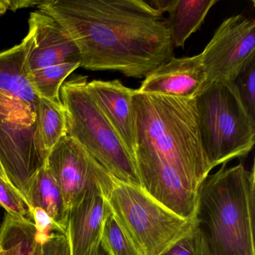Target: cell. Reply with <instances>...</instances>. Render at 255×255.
<instances>
[{"label": "cell", "instance_id": "23", "mask_svg": "<svg viewBox=\"0 0 255 255\" xmlns=\"http://www.w3.org/2000/svg\"><path fill=\"white\" fill-rule=\"evenodd\" d=\"M0 207L17 217H28V208L20 194L5 180L0 178Z\"/></svg>", "mask_w": 255, "mask_h": 255}, {"label": "cell", "instance_id": "8", "mask_svg": "<svg viewBox=\"0 0 255 255\" xmlns=\"http://www.w3.org/2000/svg\"><path fill=\"white\" fill-rule=\"evenodd\" d=\"M47 163L60 187L68 213L88 192L100 187L107 173L78 142L68 135L52 149Z\"/></svg>", "mask_w": 255, "mask_h": 255}, {"label": "cell", "instance_id": "10", "mask_svg": "<svg viewBox=\"0 0 255 255\" xmlns=\"http://www.w3.org/2000/svg\"><path fill=\"white\" fill-rule=\"evenodd\" d=\"M29 71L65 62H80L77 46L56 19L38 8L30 14L21 41Z\"/></svg>", "mask_w": 255, "mask_h": 255}, {"label": "cell", "instance_id": "1", "mask_svg": "<svg viewBox=\"0 0 255 255\" xmlns=\"http://www.w3.org/2000/svg\"><path fill=\"white\" fill-rule=\"evenodd\" d=\"M65 29L80 67L139 79L174 56L166 18L144 0H44L38 7Z\"/></svg>", "mask_w": 255, "mask_h": 255}, {"label": "cell", "instance_id": "14", "mask_svg": "<svg viewBox=\"0 0 255 255\" xmlns=\"http://www.w3.org/2000/svg\"><path fill=\"white\" fill-rule=\"evenodd\" d=\"M29 74L21 43L0 52V92L21 103L35 114L39 98Z\"/></svg>", "mask_w": 255, "mask_h": 255}, {"label": "cell", "instance_id": "19", "mask_svg": "<svg viewBox=\"0 0 255 255\" xmlns=\"http://www.w3.org/2000/svg\"><path fill=\"white\" fill-rule=\"evenodd\" d=\"M80 67V62H65L30 72L31 83L38 98L62 104L61 88L67 77Z\"/></svg>", "mask_w": 255, "mask_h": 255}, {"label": "cell", "instance_id": "7", "mask_svg": "<svg viewBox=\"0 0 255 255\" xmlns=\"http://www.w3.org/2000/svg\"><path fill=\"white\" fill-rule=\"evenodd\" d=\"M207 83H234L255 56V21L243 14L231 16L217 28L201 53Z\"/></svg>", "mask_w": 255, "mask_h": 255}, {"label": "cell", "instance_id": "4", "mask_svg": "<svg viewBox=\"0 0 255 255\" xmlns=\"http://www.w3.org/2000/svg\"><path fill=\"white\" fill-rule=\"evenodd\" d=\"M195 101L200 138L212 169L253 149L255 119L243 105L235 83H207Z\"/></svg>", "mask_w": 255, "mask_h": 255}, {"label": "cell", "instance_id": "15", "mask_svg": "<svg viewBox=\"0 0 255 255\" xmlns=\"http://www.w3.org/2000/svg\"><path fill=\"white\" fill-rule=\"evenodd\" d=\"M26 207H38L46 212L58 225L62 234H67L68 211L57 182L47 165V160L29 183Z\"/></svg>", "mask_w": 255, "mask_h": 255}, {"label": "cell", "instance_id": "22", "mask_svg": "<svg viewBox=\"0 0 255 255\" xmlns=\"http://www.w3.org/2000/svg\"><path fill=\"white\" fill-rule=\"evenodd\" d=\"M35 118V113L27 107L0 92V121L32 126Z\"/></svg>", "mask_w": 255, "mask_h": 255}, {"label": "cell", "instance_id": "28", "mask_svg": "<svg viewBox=\"0 0 255 255\" xmlns=\"http://www.w3.org/2000/svg\"><path fill=\"white\" fill-rule=\"evenodd\" d=\"M149 5L160 14L168 12L175 4L176 0H152L147 1Z\"/></svg>", "mask_w": 255, "mask_h": 255}, {"label": "cell", "instance_id": "17", "mask_svg": "<svg viewBox=\"0 0 255 255\" xmlns=\"http://www.w3.org/2000/svg\"><path fill=\"white\" fill-rule=\"evenodd\" d=\"M66 134V117L62 104L39 98L35 110V137L38 149L46 159Z\"/></svg>", "mask_w": 255, "mask_h": 255}, {"label": "cell", "instance_id": "5", "mask_svg": "<svg viewBox=\"0 0 255 255\" xmlns=\"http://www.w3.org/2000/svg\"><path fill=\"white\" fill-rule=\"evenodd\" d=\"M78 77L62 85L60 98L67 134L114 178L141 187L132 156L113 130L87 87Z\"/></svg>", "mask_w": 255, "mask_h": 255}, {"label": "cell", "instance_id": "26", "mask_svg": "<svg viewBox=\"0 0 255 255\" xmlns=\"http://www.w3.org/2000/svg\"><path fill=\"white\" fill-rule=\"evenodd\" d=\"M40 243V255H71L68 237L62 233H52Z\"/></svg>", "mask_w": 255, "mask_h": 255}, {"label": "cell", "instance_id": "9", "mask_svg": "<svg viewBox=\"0 0 255 255\" xmlns=\"http://www.w3.org/2000/svg\"><path fill=\"white\" fill-rule=\"evenodd\" d=\"M46 160L35 141V125L0 121V162L26 205L29 183Z\"/></svg>", "mask_w": 255, "mask_h": 255}, {"label": "cell", "instance_id": "29", "mask_svg": "<svg viewBox=\"0 0 255 255\" xmlns=\"http://www.w3.org/2000/svg\"><path fill=\"white\" fill-rule=\"evenodd\" d=\"M0 255H14L12 251L9 248L4 246L1 242H0Z\"/></svg>", "mask_w": 255, "mask_h": 255}, {"label": "cell", "instance_id": "20", "mask_svg": "<svg viewBox=\"0 0 255 255\" xmlns=\"http://www.w3.org/2000/svg\"><path fill=\"white\" fill-rule=\"evenodd\" d=\"M101 246L110 255H141L111 211L107 215L103 227Z\"/></svg>", "mask_w": 255, "mask_h": 255}, {"label": "cell", "instance_id": "24", "mask_svg": "<svg viewBox=\"0 0 255 255\" xmlns=\"http://www.w3.org/2000/svg\"><path fill=\"white\" fill-rule=\"evenodd\" d=\"M28 217L35 225L36 237L40 243L52 233H62L54 221L42 209L38 207L28 209Z\"/></svg>", "mask_w": 255, "mask_h": 255}, {"label": "cell", "instance_id": "2", "mask_svg": "<svg viewBox=\"0 0 255 255\" xmlns=\"http://www.w3.org/2000/svg\"><path fill=\"white\" fill-rule=\"evenodd\" d=\"M133 159L141 187L159 189L177 180L197 193L209 175L195 99L137 93Z\"/></svg>", "mask_w": 255, "mask_h": 255}, {"label": "cell", "instance_id": "13", "mask_svg": "<svg viewBox=\"0 0 255 255\" xmlns=\"http://www.w3.org/2000/svg\"><path fill=\"white\" fill-rule=\"evenodd\" d=\"M87 87L110 126L133 157L135 147V115L132 103L134 89L127 87L119 80H93L87 83Z\"/></svg>", "mask_w": 255, "mask_h": 255}, {"label": "cell", "instance_id": "3", "mask_svg": "<svg viewBox=\"0 0 255 255\" xmlns=\"http://www.w3.org/2000/svg\"><path fill=\"white\" fill-rule=\"evenodd\" d=\"M255 167L209 174L197 191L193 227L200 255H255Z\"/></svg>", "mask_w": 255, "mask_h": 255}, {"label": "cell", "instance_id": "21", "mask_svg": "<svg viewBox=\"0 0 255 255\" xmlns=\"http://www.w3.org/2000/svg\"><path fill=\"white\" fill-rule=\"evenodd\" d=\"M234 83L243 105L255 119V56L246 63Z\"/></svg>", "mask_w": 255, "mask_h": 255}, {"label": "cell", "instance_id": "18", "mask_svg": "<svg viewBox=\"0 0 255 255\" xmlns=\"http://www.w3.org/2000/svg\"><path fill=\"white\" fill-rule=\"evenodd\" d=\"M0 242L14 255H40L41 243L36 229L29 218L17 217L5 212L0 225Z\"/></svg>", "mask_w": 255, "mask_h": 255}, {"label": "cell", "instance_id": "27", "mask_svg": "<svg viewBox=\"0 0 255 255\" xmlns=\"http://www.w3.org/2000/svg\"><path fill=\"white\" fill-rule=\"evenodd\" d=\"M42 2L43 1H35V0H8V9L15 11L20 8L38 7L42 4Z\"/></svg>", "mask_w": 255, "mask_h": 255}, {"label": "cell", "instance_id": "11", "mask_svg": "<svg viewBox=\"0 0 255 255\" xmlns=\"http://www.w3.org/2000/svg\"><path fill=\"white\" fill-rule=\"evenodd\" d=\"M207 85L201 55L190 57L173 56L144 77L137 93L195 99Z\"/></svg>", "mask_w": 255, "mask_h": 255}, {"label": "cell", "instance_id": "32", "mask_svg": "<svg viewBox=\"0 0 255 255\" xmlns=\"http://www.w3.org/2000/svg\"><path fill=\"white\" fill-rule=\"evenodd\" d=\"M97 255H110L108 254V252H107V251L105 250V249L103 248V246H100L99 250H98V254H97Z\"/></svg>", "mask_w": 255, "mask_h": 255}, {"label": "cell", "instance_id": "12", "mask_svg": "<svg viewBox=\"0 0 255 255\" xmlns=\"http://www.w3.org/2000/svg\"><path fill=\"white\" fill-rule=\"evenodd\" d=\"M110 210L101 187L88 192L68 213L66 236L71 255H97Z\"/></svg>", "mask_w": 255, "mask_h": 255}, {"label": "cell", "instance_id": "31", "mask_svg": "<svg viewBox=\"0 0 255 255\" xmlns=\"http://www.w3.org/2000/svg\"><path fill=\"white\" fill-rule=\"evenodd\" d=\"M0 178H2V180H5L7 183H9L8 177H7L6 174H5V171H4L3 168H2V164L0 162ZM11 184V183H10Z\"/></svg>", "mask_w": 255, "mask_h": 255}, {"label": "cell", "instance_id": "6", "mask_svg": "<svg viewBox=\"0 0 255 255\" xmlns=\"http://www.w3.org/2000/svg\"><path fill=\"white\" fill-rule=\"evenodd\" d=\"M112 214L141 255H159L193 228L141 188L107 173L100 184Z\"/></svg>", "mask_w": 255, "mask_h": 255}, {"label": "cell", "instance_id": "30", "mask_svg": "<svg viewBox=\"0 0 255 255\" xmlns=\"http://www.w3.org/2000/svg\"><path fill=\"white\" fill-rule=\"evenodd\" d=\"M8 10V0H0V16L3 15Z\"/></svg>", "mask_w": 255, "mask_h": 255}, {"label": "cell", "instance_id": "25", "mask_svg": "<svg viewBox=\"0 0 255 255\" xmlns=\"http://www.w3.org/2000/svg\"><path fill=\"white\" fill-rule=\"evenodd\" d=\"M159 255H200L194 227L189 232L170 245Z\"/></svg>", "mask_w": 255, "mask_h": 255}, {"label": "cell", "instance_id": "16", "mask_svg": "<svg viewBox=\"0 0 255 255\" xmlns=\"http://www.w3.org/2000/svg\"><path fill=\"white\" fill-rule=\"evenodd\" d=\"M219 0H176L166 19L174 48H183L188 38L204 23Z\"/></svg>", "mask_w": 255, "mask_h": 255}]
</instances>
